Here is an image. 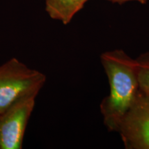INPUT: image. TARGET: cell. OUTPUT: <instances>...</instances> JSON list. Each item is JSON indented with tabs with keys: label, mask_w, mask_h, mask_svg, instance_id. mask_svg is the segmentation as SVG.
<instances>
[{
	"label": "cell",
	"mask_w": 149,
	"mask_h": 149,
	"mask_svg": "<svg viewBox=\"0 0 149 149\" xmlns=\"http://www.w3.org/2000/svg\"><path fill=\"white\" fill-rule=\"evenodd\" d=\"M100 60L109 84L100 111L108 130L117 132L123 117L140 95L137 61L121 49L104 52Z\"/></svg>",
	"instance_id": "6da1fadb"
},
{
	"label": "cell",
	"mask_w": 149,
	"mask_h": 149,
	"mask_svg": "<svg viewBox=\"0 0 149 149\" xmlns=\"http://www.w3.org/2000/svg\"><path fill=\"white\" fill-rule=\"evenodd\" d=\"M45 74L16 58L0 66V113L26 97L37 95L46 82Z\"/></svg>",
	"instance_id": "7a4b0ae2"
},
{
	"label": "cell",
	"mask_w": 149,
	"mask_h": 149,
	"mask_svg": "<svg viewBox=\"0 0 149 149\" xmlns=\"http://www.w3.org/2000/svg\"><path fill=\"white\" fill-rule=\"evenodd\" d=\"M37 95L26 97L0 113V149H21Z\"/></svg>",
	"instance_id": "3957f363"
},
{
	"label": "cell",
	"mask_w": 149,
	"mask_h": 149,
	"mask_svg": "<svg viewBox=\"0 0 149 149\" xmlns=\"http://www.w3.org/2000/svg\"><path fill=\"white\" fill-rule=\"evenodd\" d=\"M117 133L126 149H149V100L141 93L123 117Z\"/></svg>",
	"instance_id": "277c9868"
},
{
	"label": "cell",
	"mask_w": 149,
	"mask_h": 149,
	"mask_svg": "<svg viewBox=\"0 0 149 149\" xmlns=\"http://www.w3.org/2000/svg\"><path fill=\"white\" fill-rule=\"evenodd\" d=\"M88 0H45V8L50 17L61 22L64 25L69 24Z\"/></svg>",
	"instance_id": "5b68a950"
},
{
	"label": "cell",
	"mask_w": 149,
	"mask_h": 149,
	"mask_svg": "<svg viewBox=\"0 0 149 149\" xmlns=\"http://www.w3.org/2000/svg\"><path fill=\"white\" fill-rule=\"evenodd\" d=\"M138 68L140 93L149 99V52L141 54L136 58Z\"/></svg>",
	"instance_id": "8992f818"
},
{
	"label": "cell",
	"mask_w": 149,
	"mask_h": 149,
	"mask_svg": "<svg viewBox=\"0 0 149 149\" xmlns=\"http://www.w3.org/2000/svg\"><path fill=\"white\" fill-rule=\"evenodd\" d=\"M108 1L113 3H118V4H124V3L130 2V1H136V2L140 3L141 4H145L149 0H107Z\"/></svg>",
	"instance_id": "52a82bcc"
},
{
	"label": "cell",
	"mask_w": 149,
	"mask_h": 149,
	"mask_svg": "<svg viewBox=\"0 0 149 149\" xmlns=\"http://www.w3.org/2000/svg\"><path fill=\"white\" fill-rule=\"evenodd\" d=\"M148 100H149V99H148Z\"/></svg>",
	"instance_id": "ba28073f"
}]
</instances>
